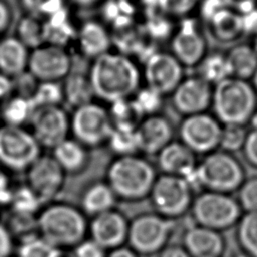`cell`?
<instances>
[{
    "instance_id": "1",
    "label": "cell",
    "mask_w": 257,
    "mask_h": 257,
    "mask_svg": "<svg viewBox=\"0 0 257 257\" xmlns=\"http://www.w3.org/2000/svg\"><path fill=\"white\" fill-rule=\"evenodd\" d=\"M88 75L94 97L111 104L132 98L142 87V70L123 52L109 51L91 60Z\"/></svg>"
},
{
    "instance_id": "2",
    "label": "cell",
    "mask_w": 257,
    "mask_h": 257,
    "mask_svg": "<svg viewBox=\"0 0 257 257\" xmlns=\"http://www.w3.org/2000/svg\"><path fill=\"white\" fill-rule=\"evenodd\" d=\"M158 177L156 167L142 155L114 157L106 167L104 181L118 200L139 202L149 198Z\"/></svg>"
},
{
    "instance_id": "3",
    "label": "cell",
    "mask_w": 257,
    "mask_h": 257,
    "mask_svg": "<svg viewBox=\"0 0 257 257\" xmlns=\"http://www.w3.org/2000/svg\"><path fill=\"white\" fill-rule=\"evenodd\" d=\"M37 230L53 248L73 249L86 239L88 221L80 208L68 203H53L37 217Z\"/></svg>"
},
{
    "instance_id": "4",
    "label": "cell",
    "mask_w": 257,
    "mask_h": 257,
    "mask_svg": "<svg viewBox=\"0 0 257 257\" xmlns=\"http://www.w3.org/2000/svg\"><path fill=\"white\" fill-rule=\"evenodd\" d=\"M194 190L232 194L237 192L246 180L241 162L222 150L208 154L199 161L195 173L187 179Z\"/></svg>"
},
{
    "instance_id": "5",
    "label": "cell",
    "mask_w": 257,
    "mask_h": 257,
    "mask_svg": "<svg viewBox=\"0 0 257 257\" xmlns=\"http://www.w3.org/2000/svg\"><path fill=\"white\" fill-rule=\"evenodd\" d=\"M212 113L222 124H248L257 110V92L249 80L229 77L214 86Z\"/></svg>"
},
{
    "instance_id": "6",
    "label": "cell",
    "mask_w": 257,
    "mask_h": 257,
    "mask_svg": "<svg viewBox=\"0 0 257 257\" xmlns=\"http://www.w3.org/2000/svg\"><path fill=\"white\" fill-rule=\"evenodd\" d=\"M190 212L196 225L218 232L236 226L243 215L238 200L232 195L211 191L197 194Z\"/></svg>"
},
{
    "instance_id": "7",
    "label": "cell",
    "mask_w": 257,
    "mask_h": 257,
    "mask_svg": "<svg viewBox=\"0 0 257 257\" xmlns=\"http://www.w3.org/2000/svg\"><path fill=\"white\" fill-rule=\"evenodd\" d=\"M175 230V221L155 212L136 216L128 223L126 244L140 256L159 254L168 246Z\"/></svg>"
},
{
    "instance_id": "8",
    "label": "cell",
    "mask_w": 257,
    "mask_h": 257,
    "mask_svg": "<svg viewBox=\"0 0 257 257\" xmlns=\"http://www.w3.org/2000/svg\"><path fill=\"white\" fill-rule=\"evenodd\" d=\"M195 190L182 177L158 175L149 195L155 213L175 221L191 210Z\"/></svg>"
},
{
    "instance_id": "9",
    "label": "cell",
    "mask_w": 257,
    "mask_h": 257,
    "mask_svg": "<svg viewBox=\"0 0 257 257\" xmlns=\"http://www.w3.org/2000/svg\"><path fill=\"white\" fill-rule=\"evenodd\" d=\"M112 131L108 107L101 103L88 102L70 114V135L89 150L106 146Z\"/></svg>"
},
{
    "instance_id": "10",
    "label": "cell",
    "mask_w": 257,
    "mask_h": 257,
    "mask_svg": "<svg viewBox=\"0 0 257 257\" xmlns=\"http://www.w3.org/2000/svg\"><path fill=\"white\" fill-rule=\"evenodd\" d=\"M41 149L32 133L23 126L0 125V165L3 168L27 171L42 155Z\"/></svg>"
},
{
    "instance_id": "11",
    "label": "cell",
    "mask_w": 257,
    "mask_h": 257,
    "mask_svg": "<svg viewBox=\"0 0 257 257\" xmlns=\"http://www.w3.org/2000/svg\"><path fill=\"white\" fill-rule=\"evenodd\" d=\"M222 126L209 111L185 116L178 127L179 141L197 156H206L219 150Z\"/></svg>"
},
{
    "instance_id": "12",
    "label": "cell",
    "mask_w": 257,
    "mask_h": 257,
    "mask_svg": "<svg viewBox=\"0 0 257 257\" xmlns=\"http://www.w3.org/2000/svg\"><path fill=\"white\" fill-rule=\"evenodd\" d=\"M185 67L170 51H155L143 65L145 85L163 96H170L185 77Z\"/></svg>"
},
{
    "instance_id": "13",
    "label": "cell",
    "mask_w": 257,
    "mask_h": 257,
    "mask_svg": "<svg viewBox=\"0 0 257 257\" xmlns=\"http://www.w3.org/2000/svg\"><path fill=\"white\" fill-rule=\"evenodd\" d=\"M73 68V59L65 47L44 43L30 51L27 71L38 82H60Z\"/></svg>"
},
{
    "instance_id": "14",
    "label": "cell",
    "mask_w": 257,
    "mask_h": 257,
    "mask_svg": "<svg viewBox=\"0 0 257 257\" xmlns=\"http://www.w3.org/2000/svg\"><path fill=\"white\" fill-rule=\"evenodd\" d=\"M170 52L184 67L196 68L208 53V41L200 24L183 18L170 40Z\"/></svg>"
},
{
    "instance_id": "15",
    "label": "cell",
    "mask_w": 257,
    "mask_h": 257,
    "mask_svg": "<svg viewBox=\"0 0 257 257\" xmlns=\"http://www.w3.org/2000/svg\"><path fill=\"white\" fill-rule=\"evenodd\" d=\"M29 124L42 148L52 150L70 135V115L61 105L36 108Z\"/></svg>"
},
{
    "instance_id": "16",
    "label": "cell",
    "mask_w": 257,
    "mask_h": 257,
    "mask_svg": "<svg viewBox=\"0 0 257 257\" xmlns=\"http://www.w3.org/2000/svg\"><path fill=\"white\" fill-rule=\"evenodd\" d=\"M214 86L197 74L185 76L171 93L173 108L183 117L209 111Z\"/></svg>"
},
{
    "instance_id": "17",
    "label": "cell",
    "mask_w": 257,
    "mask_h": 257,
    "mask_svg": "<svg viewBox=\"0 0 257 257\" xmlns=\"http://www.w3.org/2000/svg\"><path fill=\"white\" fill-rule=\"evenodd\" d=\"M65 177L66 173L51 155H41L27 170V185L43 204L57 197Z\"/></svg>"
},
{
    "instance_id": "18",
    "label": "cell",
    "mask_w": 257,
    "mask_h": 257,
    "mask_svg": "<svg viewBox=\"0 0 257 257\" xmlns=\"http://www.w3.org/2000/svg\"><path fill=\"white\" fill-rule=\"evenodd\" d=\"M128 223L117 209L102 213L88 222L89 238L108 252L126 243Z\"/></svg>"
},
{
    "instance_id": "19",
    "label": "cell",
    "mask_w": 257,
    "mask_h": 257,
    "mask_svg": "<svg viewBox=\"0 0 257 257\" xmlns=\"http://www.w3.org/2000/svg\"><path fill=\"white\" fill-rule=\"evenodd\" d=\"M172 121L162 113L145 116L136 128L140 154L157 156L174 141Z\"/></svg>"
},
{
    "instance_id": "20",
    "label": "cell",
    "mask_w": 257,
    "mask_h": 257,
    "mask_svg": "<svg viewBox=\"0 0 257 257\" xmlns=\"http://www.w3.org/2000/svg\"><path fill=\"white\" fill-rule=\"evenodd\" d=\"M112 40L107 25L97 19L84 20L76 29L78 49L83 57L91 60L111 51Z\"/></svg>"
},
{
    "instance_id": "21",
    "label": "cell",
    "mask_w": 257,
    "mask_h": 257,
    "mask_svg": "<svg viewBox=\"0 0 257 257\" xmlns=\"http://www.w3.org/2000/svg\"><path fill=\"white\" fill-rule=\"evenodd\" d=\"M157 168L165 175L189 179L199 163L197 155L182 142L173 141L157 156Z\"/></svg>"
},
{
    "instance_id": "22",
    "label": "cell",
    "mask_w": 257,
    "mask_h": 257,
    "mask_svg": "<svg viewBox=\"0 0 257 257\" xmlns=\"http://www.w3.org/2000/svg\"><path fill=\"white\" fill-rule=\"evenodd\" d=\"M182 246L191 257H223L226 241L221 232L195 224L184 232Z\"/></svg>"
},
{
    "instance_id": "23",
    "label": "cell",
    "mask_w": 257,
    "mask_h": 257,
    "mask_svg": "<svg viewBox=\"0 0 257 257\" xmlns=\"http://www.w3.org/2000/svg\"><path fill=\"white\" fill-rule=\"evenodd\" d=\"M118 199L105 181H95L88 184L80 196V210L87 217H95L116 209Z\"/></svg>"
},
{
    "instance_id": "24",
    "label": "cell",
    "mask_w": 257,
    "mask_h": 257,
    "mask_svg": "<svg viewBox=\"0 0 257 257\" xmlns=\"http://www.w3.org/2000/svg\"><path fill=\"white\" fill-rule=\"evenodd\" d=\"M51 156L66 175L84 172L90 162L89 149L70 137L54 147Z\"/></svg>"
},
{
    "instance_id": "25",
    "label": "cell",
    "mask_w": 257,
    "mask_h": 257,
    "mask_svg": "<svg viewBox=\"0 0 257 257\" xmlns=\"http://www.w3.org/2000/svg\"><path fill=\"white\" fill-rule=\"evenodd\" d=\"M29 49L16 37L0 40V72L14 78L27 71Z\"/></svg>"
},
{
    "instance_id": "26",
    "label": "cell",
    "mask_w": 257,
    "mask_h": 257,
    "mask_svg": "<svg viewBox=\"0 0 257 257\" xmlns=\"http://www.w3.org/2000/svg\"><path fill=\"white\" fill-rule=\"evenodd\" d=\"M211 34L220 42H231L244 34L241 14L226 6L208 20Z\"/></svg>"
},
{
    "instance_id": "27",
    "label": "cell",
    "mask_w": 257,
    "mask_h": 257,
    "mask_svg": "<svg viewBox=\"0 0 257 257\" xmlns=\"http://www.w3.org/2000/svg\"><path fill=\"white\" fill-rule=\"evenodd\" d=\"M63 99L73 109L93 101L94 93L88 75V69L72 70L62 81Z\"/></svg>"
},
{
    "instance_id": "28",
    "label": "cell",
    "mask_w": 257,
    "mask_h": 257,
    "mask_svg": "<svg viewBox=\"0 0 257 257\" xmlns=\"http://www.w3.org/2000/svg\"><path fill=\"white\" fill-rule=\"evenodd\" d=\"M231 77L249 80L257 69V52L251 44L237 43L226 52Z\"/></svg>"
},
{
    "instance_id": "29",
    "label": "cell",
    "mask_w": 257,
    "mask_h": 257,
    "mask_svg": "<svg viewBox=\"0 0 257 257\" xmlns=\"http://www.w3.org/2000/svg\"><path fill=\"white\" fill-rule=\"evenodd\" d=\"M43 22L45 43L66 48V44L75 39L77 28L72 26L66 7L44 18Z\"/></svg>"
},
{
    "instance_id": "30",
    "label": "cell",
    "mask_w": 257,
    "mask_h": 257,
    "mask_svg": "<svg viewBox=\"0 0 257 257\" xmlns=\"http://www.w3.org/2000/svg\"><path fill=\"white\" fill-rule=\"evenodd\" d=\"M35 109L31 98L12 94L5 99L0 108V116L6 125L23 126L26 122H30Z\"/></svg>"
},
{
    "instance_id": "31",
    "label": "cell",
    "mask_w": 257,
    "mask_h": 257,
    "mask_svg": "<svg viewBox=\"0 0 257 257\" xmlns=\"http://www.w3.org/2000/svg\"><path fill=\"white\" fill-rule=\"evenodd\" d=\"M197 68V75L215 86L219 82L231 77L225 52L208 51Z\"/></svg>"
},
{
    "instance_id": "32",
    "label": "cell",
    "mask_w": 257,
    "mask_h": 257,
    "mask_svg": "<svg viewBox=\"0 0 257 257\" xmlns=\"http://www.w3.org/2000/svg\"><path fill=\"white\" fill-rule=\"evenodd\" d=\"M108 110L113 128L135 131L145 117L134 97L109 104Z\"/></svg>"
},
{
    "instance_id": "33",
    "label": "cell",
    "mask_w": 257,
    "mask_h": 257,
    "mask_svg": "<svg viewBox=\"0 0 257 257\" xmlns=\"http://www.w3.org/2000/svg\"><path fill=\"white\" fill-rule=\"evenodd\" d=\"M16 37L31 50L43 45L45 43L43 19L27 13L17 23Z\"/></svg>"
},
{
    "instance_id": "34",
    "label": "cell",
    "mask_w": 257,
    "mask_h": 257,
    "mask_svg": "<svg viewBox=\"0 0 257 257\" xmlns=\"http://www.w3.org/2000/svg\"><path fill=\"white\" fill-rule=\"evenodd\" d=\"M236 226V237L242 253L257 257V213H243Z\"/></svg>"
},
{
    "instance_id": "35",
    "label": "cell",
    "mask_w": 257,
    "mask_h": 257,
    "mask_svg": "<svg viewBox=\"0 0 257 257\" xmlns=\"http://www.w3.org/2000/svg\"><path fill=\"white\" fill-rule=\"evenodd\" d=\"M106 146L114 154V157L141 155L136 137V130L113 128Z\"/></svg>"
},
{
    "instance_id": "36",
    "label": "cell",
    "mask_w": 257,
    "mask_h": 257,
    "mask_svg": "<svg viewBox=\"0 0 257 257\" xmlns=\"http://www.w3.org/2000/svg\"><path fill=\"white\" fill-rule=\"evenodd\" d=\"M31 100L35 106H57L64 101L62 84L60 82H39L34 90Z\"/></svg>"
},
{
    "instance_id": "37",
    "label": "cell",
    "mask_w": 257,
    "mask_h": 257,
    "mask_svg": "<svg viewBox=\"0 0 257 257\" xmlns=\"http://www.w3.org/2000/svg\"><path fill=\"white\" fill-rule=\"evenodd\" d=\"M11 210L17 213L34 215L42 203L31 188L26 184L12 191Z\"/></svg>"
},
{
    "instance_id": "38",
    "label": "cell",
    "mask_w": 257,
    "mask_h": 257,
    "mask_svg": "<svg viewBox=\"0 0 257 257\" xmlns=\"http://www.w3.org/2000/svg\"><path fill=\"white\" fill-rule=\"evenodd\" d=\"M248 132L249 131L246 130V125L223 124L219 150L230 154L242 151Z\"/></svg>"
},
{
    "instance_id": "39",
    "label": "cell",
    "mask_w": 257,
    "mask_h": 257,
    "mask_svg": "<svg viewBox=\"0 0 257 257\" xmlns=\"http://www.w3.org/2000/svg\"><path fill=\"white\" fill-rule=\"evenodd\" d=\"M164 98L165 96L146 85L142 86L134 96L135 101L145 116L161 113Z\"/></svg>"
},
{
    "instance_id": "40",
    "label": "cell",
    "mask_w": 257,
    "mask_h": 257,
    "mask_svg": "<svg viewBox=\"0 0 257 257\" xmlns=\"http://www.w3.org/2000/svg\"><path fill=\"white\" fill-rule=\"evenodd\" d=\"M202 0H157V8L166 15L174 18H186L197 9Z\"/></svg>"
},
{
    "instance_id": "41",
    "label": "cell",
    "mask_w": 257,
    "mask_h": 257,
    "mask_svg": "<svg viewBox=\"0 0 257 257\" xmlns=\"http://www.w3.org/2000/svg\"><path fill=\"white\" fill-rule=\"evenodd\" d=\"M54 248L39 235L23 240L17 251V257H50Z\"/></svg>"
},
{
    "instance_id": "42",
    "label": "cell",
    "mask_w": 257,
    "mask_h": 257,
    "mask_svg": "<svg viewBox=\"0 0 257 257\" xmlns=\"http://www.w3.org/2000/svg\"><path fill=\"white\" fill-rule=\"evenodd\" d=\"M20 3L28 14L42 19L65 8L64 0H20Z\"/></svg>"
},
{
    "instance_id": "43",
    "label": "cell",
    "mask_w": 257,
    "mask_h": 257,
    "mask_svg": "<svg viewBox=\"0 0 257 257\" xmlns=\"http://www.w3.org/2000/svg\"><path fill=\"white\" fill-rule=\"evenodd\" d=\"M237 192L243 213H257V177L246 179Z\"/></svg>"
},
{
    "instance_id": "44",
    "label": "cell",
    "mask_w": 257,
    "mask_h": 257,
    "mask_svg": "<svg viewBox=\"0 0 257 257\" xmlns=\"http://www.w3.org/2000/svg\"><path fill=\"white\" fill-rule=\"evenodd\" d=\"M34 215H27L22 213H17L12 211L11 217H9V233L11 232L16 234H23L24 239L26 238L25 234H30V231L33 228L37 229V219H34Z\"/></svg>"
},
{
    "instance_id": "45",
    "label": "cell",
    "mask_w": 257,
    "mask_h": 257,
    "mask_svg": "<svg viewBox=\"0 0 257 257\" xmlns=\"http://www.w3.org/2000/svg\"><path fill=\"white\" fill-rule=\"evenodd\" d=\"M13 81L14 91H16V94L29 98H31L34 90L39 83L28 71L14 77Z\"/></svg>"
},
{
    "instance_id": "46",
    "label": "cell",
    "mask_w": 257,
    "mask_h": 257,
    "mask_svg": "<svg viewBox=\"0 0 257 257\" xmlns=\"http://www.w3.org/2000/svg\"><path fill=\"white\" fill-rule=\"evenodd\" d=\"M74 257H106L107 251L90 238L84 239L73 249Z\"/></svg>"
},
{
    "instance_id": "47",
    "label": "cell",
    "mask_w": 257,
    "mask_h": 257,
    "mask_svg": "<svg viewBox=\"0 0 257 257\" xmlns=\"http://www.w3.org/2000/svg\"><path fill=\"white\" fill-rule=\"evenodd\" d=\"M247 163L257 168V131H249L242 149Z\"/></svg>"
},
{
    "instance_id": "48",
    "label": "cell",
    "mask_w": 257,
    "mask_h": 257,
    "mask_svg": "<svg viewBox=\"0 0 257 257\" xmlns=\"http://www.w3.org/2000/svg\"><path fill=\"white\" fill-rule=\"evenodd\" d=\"M226 5L243 14L257 7V0H224Z\"/></svg>"
},
{
    "instance_id": "49",
    "label": "cell",
    "mask_w": 257,
    "mask_h": 257,
    "mask_svg": "<svg viewBox=\"0 0 257 257\" xmlns=\"http://www.w3.org/2000/svg\"><path fill=\"white\" fill-rule=\"evenodd\" d=\"M11 249V234L6 227L0 225V257H8Z\"/></svg>"
},
{
    "instance_id": "50",
    "label": "cell",
    "mask_w": 257,
    "mask_h": 257,
    "mask_svg": "<svg viewBox=\"0 0 257 257\" xmlns=\"http://www.w3.org/2000/svg\"><path fill=\"white\" fill-rule=\"evenodd\" d=\"M14 91L13 78L0 72V99H7Z\"/></svg>"
},
{
    "instance_id": "51",
    "label": "cell",
    "mask_w": 257,
    "mask_h": 257,
    "mask_svg": "<svg viewBox=\"0 0 257 257\" xmlns=\"http://www.w3.org/2000/svg\"><path fill=\"white\" fill-rule=\"evenodd\" d=\"M158 257H191L182 245H168L164 248Z\"/></svg>"
},
{
    "instance_id": "52",
    "label": "cell",
    "mask_w": 257,
    "mask_h": 257,
    "mask_svg": "<svg viewBox=\"0 0 257 257\" xmlns=\"http://www.w3.org/2000/svg\"><path fill=\"white\" fill-rule=\"evenodd\" d=\"M11 21V10L4 0H0V33L5 31Z\"/></svg>"
},
{
    "instance_id": "53",
    "label": "cell",
    "mask_w": 257,
    "mask_h": 257,
    "mask_svg": "<svg viewBox=\"0 0 257 257\" xmlns=\"http://www.w3.org/2000/svg\"><path fill=\"white\" fill-rule=\"evenodd\" d=\"M106 257H140L132 248L126 246H120L107 252Z\"/></svg>"
},
{
    "instance_id": "54",
    "label": "cell",
    "mask_w": 257,
    "mask_h": 257,
    "mask_svg": "<svg viewBox=\"0 0 257 257\" xmlns=\"http://www.w3.org/2000/svg\"><path fill=\"white\" fill-rule=\"evenodd\" d=\"M72 4L79 8H90L99 3L100 0H69Z\"/></svg>"
},
{
    "instance_id": "55",
    "label": "cell",
    "mask_w": 257,
    "mask_h": 257,
    "mask_svg": "<svg viewBox=\"0 0 257 257\" xmlns=\"http://www.w3.org/2000/svg\"><path fill=\"white\" fill-rule=\"evenodd\" d=\"M50 257H74L72 249L54 248Z\"/></svg>"
},
{
    "instance_id": "56",
    "label": "cell",
    "mask_w": 257,
    "mask_h": 257,
    "mask_svg": "<svg viewBox=\"0 0 257 257\" xmlns=\"http://www.w3.org/2000/svg\"><path fill=\"white\" fill-rule=\"evenodd\" d=\"M8 187V177L3 170V167L0 165V191L7 189Z\"/></svg>"
},
{
    "instance_id": "57",
    "label": "cell",
    "mask_w": 257,
    "mask_h": 257,
    "mask_svg": "<svg viewBox=\"0 0 257 257\" xmlns=\"http://www.w3.org/2000/svg\"><path fill=\"white\" fill-rule=\"evenodd\" d=\"M248 124L250 126V131H257V110L252 114Z\"/></svg>"
},
{
    "instance_id": "58",
    "label": "cell",
    "mask_w": 257,
    "mask_h": 257,
    "mask_svg": "<svg viewBox=\"0 0 257 257\" xmlns=\"http://www.w3.org/2000/svg\"><path fill=\"white\" fill-rule=\"evenodd\" d=\"M250 82H251V84H252V86L254 87V89H255V91L257 92V69H256V71H255V73L253 74V76H252V78L250 79Z\"/></svg>"
},
{
    "instance_id": "59",
    "label": "cell",
    "mask_w": 257,
    "mask_h": 257,
    "mask_svg": "<svg viewBox=\"0 0 257 257\" xmlns=\"http://www.w3.org/2000/svg\"><path fill=\"white\" fill-rule=\"evenodd\" d=\"M251 45L253 46V48H254L255 51L257 52V31L253 34V41H252Z\"/></svg>"
},
{
    "instance_id": "60",
    "label": "cell",
    "mask_w": 257,
    "mask_h": 257,
    "mask_svg": "<svg viewBox=\"0 0 257 257\" xmlns=\"http://www.w3.org/2000/svg\"><path fill=\"white\" fill-rule=\"evenodd\" d=\"M0 119H1V116H0Z\"/></svg>"
}]
</instances>
